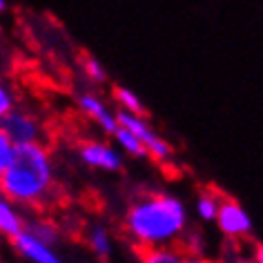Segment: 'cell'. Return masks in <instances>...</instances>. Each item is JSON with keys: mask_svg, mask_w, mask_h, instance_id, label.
I'll return each mask as SVG.
<instances>
[{"mask_svg": "<svg viewBox=\"0 0 263 263\" xmlns=\"http://www.w3.org/2000/svg\"><path fill=\"white\" fill-rule=\"evenodd\" d=\"M54 187V167L47 147L43 143L16 145L0 176V192L16 205L43 208L51 199Z\"/></svg>", "mask_w": 263, "mask_h": 263, "instance_id": "obj_1", "label": "cell"}, {"mask_svg": "<svg viewBox=\"0 0 263 263\" xmlns=\"http://www.w3.org/2000/svg\"><path fill=\"white\" fill-rule=\"evenodd\" d=\"M185 205L172 194L154 192L134 201L125 214V232L136 248L172 246L185 234Z\"/></svg>", "mask_w": 263, "mask_h": 263, "instance_id": "obj_2", "label": "cell"}, {"mask_svg": "<svg viewBox=\"0 0 263 263\" xmlns=\"http://www.w3.org/2000/svg\"><path fill=\"white\" fill-rule=\"evenodd\" d=\"M216 226L228 239L232 241H241L248 239L252 232V221H250L248 212L243 210L239 201H234L232 196H221L219 199V208H216V216H214Z\"/></svg>", "mask_w": 263, "mask_h": 263, "instance_id": "obj_3", "label": "cell"}, {"mask_svg": "<svg viewBox=\"0 0 263 263\" xmlns=\"http://www.w3.org/2000/svg\"><path fill=\"white\" fill-rule=\"evenodd\" d=\"M116 123L118 125H125L127 129H132L136 134V139L143 143V147H145V154L152 156L154 161L159 163H165L170 159V154H172V149L165 141L161 139L156 132L149 127V123L143 118L141 114H129V111H118L116 114Z\"/></svg>", "mask_w": 263, "mask_h": 263, "instance_id": "obj_4", "label": "cell"}, {"mask_svg": "<svg viewBox=\"0 0 263 263\" xmlns=\"http://www.w3.org/2000/svg\"><path fill=\"white\" fill-rule=\"evenodd\" d=\"M0 127L11 139L14 145L25 143H43V125L27 111H18L16 107L7 116L0 118Z\"/></svg>", "mask_w": 263, "mask_h": 263, "instance_id": "obj_5", "label": "cell"}, {"mask_svg": "<svg viewBox=\"0 0 263 263\" xmlns=\"http://www.w3.org/2000/svg\"><path fill=\"white\" fill-rule=\"evenodd\" d=\"M78 154H81V161L85 165L105 170V172H116V170L123 165V159H121V154H118V149L107 145V143H101V141H83L81 145H78Z\"/></svg>", "mask_w": 263, "mask_h": 263, "instance_id": "obj_6", "label": "cell"}, {"mask_svg": "<svg viewBox=\"0 0 263 263\" xmlns=\"http://www.w3.org/2000/svg\"><path fill=\"white\" fill-rule=\"evenodd\" d=\"M11 243H14V248L31 263H63V259L51 250L49 243L36 239V236L29 234L25 228L11 236Z\"/></svg>", "mask_w": 263, "mask_h": 263, "instance_id": "obj_7", "label": "cell"}, {"mask_svg": "<svg viewBox=\"0 0 263 263\" xmlns=\"http://www.w3.org/2000/svg\"><path fill=\"white\" fill-rule=\"evenodd\" d=\"M78 107L83 109L85 116H89L96 125H101L107 134H111V132L116 129V125H118L116 114H111L109 107L96 94H83L81 98H78Z\"/></svg>", "mask_w": 263, "mask_h": 263, "instance_id": "obj_8", "label": "cell"}, {"mask_svg": "<svg viewBox=\"0 0 263 263\" xmlns=\"http://www.w3.org/2000/svg\"><path fill=\"white\" fill-rule=\"evenodd\" d=\"M23 226H25V219H23L18 205L11 203L7 196L0 192V234L11 239L16 232H21Z\"/></svg>", "mask_w": 263, "mask_h": 263, "instance_id": "obj_9", "label": "cell"}, {"mask_svg": "<svg viewBox=\"0 0 263 263\" xmlns=\"http://www.w3.org/2000/svg\"><path fill=\"white\" fill-rule=\"evenodd\" d=\"M183 254L174 246H152V248H139L141 263H181Z\"/></svg>", "mask_w": 263, "mask_h": 263, "instance_id": "obj_10", "label": "cell"}, {"mask_svg": "<svg viewBox=\"0 0 263 263\" xmlns=\"http://www.w3.org/2000/svg\"><path fill=\"white\" fill-rule=\"evenodd\" d=\"M111 134H114L116 143H118V145H121L127 154H132V156H147V154H145V147H143V143L136 139L134 132L127 129L125 125H116V129L111 132Z\"/></svg>", "mask_w": 263, "mask_h": 263, "instance_id": "obj_11", "label": "cell"}, {"mask_svg": "<svg viewBox=\"0 0 263 263\" xmlns=\"http://www.w3.org/2000/svg\"><path fill=\"white\" fill-rule=\"evenodd\" d=\"M114 101L118 103L121 111H129V114H141L143 116V105L139 101V96H136L132 89L114 87Z\"/></svg>", "mask_w": 263, "mask_h": 263, "instance_id": "obj_12", "label": "cell"}, {"mask_svg": "<svg viewBox=\"0 0 263 263\" xmlns=\"http://www.w3.org/2000/svg\"><path fill=\"white\" fill-rule=\"evenodd\" d=\"M219 199L221 196L216 192H205L199 196V201H196V212L203 221H214L216 216V208H219Z\"/></svg>", "mask_w": 263, "mask_h": 263, "instance_id": "obj_13", "label": "cell"}, {"mask_svg": "<svg viewBox=\"0 0 263 263\" xmlns=\"http://www.w3.org/2000/svg\"><path fill=\"white\" fill-rule=\"evenodd\" d=\"M89 248L94 250L98 256H109L111 252V239L103 228H96L89 232Z\"/></svg>", "mask_w": 263, "mask_h": 263, "instance_id": "obj_14", "label": "cell"}, {"mask_svg": "<svg viewBox=\"0 0 263 263\" xmlns=\"http://www.w3.org/2000/svg\"><path fill=\"white\" fill-rule=\"evenodd\" d=\"M83 69H85V76H87L89 81H94V83H103L105 78H107V74H105V69H103V65L98 63L96 58L85 56L83 58Z\"/></svg>", "mask_w": 263, "mask_h": 263, "instance_id": "obj_15", "label": "cell"}, {"mask_svg": "<svg viewBox=\"0 0 263 263\" xmlns=\"http://www.w3.org/2000/svg\"><path fill=\"white\" fill-rule=\"evenodd\" d=\"M14 143H11V139L7 134L3 132V127H0V176H3L5 172V167L9 165V161H11V154H14Z\"/></svg>", "mask_w": 263, "mask_h": 263, "instance_id": "obj_16", "label": "cell"}, {"mask_svg": "<svg viewBox=\"0 0 263 263\" xmlns=\"http://www.w3.org/2000/svg\"><path fill=\"white\" fill-rule=\"evenodd\" d=\"M16 107V101H14V94H11V89L0 81V118L7 116L11 109Z\"/></svg>", "mask_w": 263, "mask_h": 263, "instance_id": "obj_17", "label": "cell"}, {"mask_svg": "<svg viewBox=\"0 0 263 263\" xmlns=\"http://www.w3.org/2000/svg\"><path fill=\"white\" fill-rule=\"evenodd\" d=\"M181 263H219V261H214V259H208V256H201V254L190 252V254H183Z\"/></svg>", "mask_w": 263, "mask_h": 263, "instance_id": "obj_18", "label": "cell"}, {"mask_svg": "<svg viewBox=\"0 0 263 263\" xmlns=\"http://www.w3.org/2000/svg\"><path fill=\"white\" fill-rule=\"evenodd\" d=\"M7 7H9L7 0H0V14H3V11H7Z\"/></svg>", "mask_w": 263, "mask_h": 263, "instance_id": "obj_19", "label": "cell"}, {"mask_svg": "<svg viewBox=\"0 0 263 263\" xmlns=\"http://www.w3.org/2000/svg\"><path fill=\"white\" fill-rule=\"evenodd\" d=\"M236 263H254L252 259H250V261H236Z\"/></svg>", "mask_w": 263, "mask_h": 263, "instance_id": "obj_20", "label": "cell"}]
</instances>
